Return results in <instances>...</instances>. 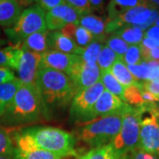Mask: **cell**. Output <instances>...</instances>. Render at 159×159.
I'll return each instance as SVG.
<instances>
[{
  "mask_svg": "<svg viewBox=\"0 0 159 159\" xmlns=\"http://www.w3.org/2000/svg\"><path fill=\"white\" fill-rule=\"evenodd\" d=\"M49 111L35 84H22L11 103L0 115V123L16 126L46 119Z\"/></svg>",
  "mask_w": 159,
  "mask_h": 159,
  "instance_id": "obj_1",
  "label": "cell"
},
{
  "mask_svg": "<svg viewBox=\"0 0 159 159\" xmlns=\"http://www.w3.org/2000/svg\"><path fill=\"white\" fill-rule=\"evenodd\" d=\"M35 85L49 108L66 107L76 94L72 80L61 71L43 67L36 74Z\"/></svg>",
  "mask_w": 159,
  "mask_h": 159,
  "instance_id": "obj_2",
  "label": "cell"
},
{
  "mask_svg": "<svg viewBox=\"0 0 159 159\" xmlns=\"http://www.w3.org/2000/svg\"><path fill=\"white\" fill-rule=\"evenodd\" d=\"M21 130L32 138L38 148L43 150L64 157L76 154L74 149L75 139L66 131L45 125L29 126Z\"/></svg>",
  "mask_w": 159,
  "mask_h": 159,
  "instance_id": "obj_3",
  "label": "cell"
},
{
  "mask_svg": "<svg viewBox=\"0 0 159 159\" xmlns=\"http://www.w3.org/2000/svg\"><path fill=\"white\" fill-rule=\"evenodd\" d=\"M122 109L116 113L91 120L77 129L80 141L97 148L111 143L122 125Z\"/></svg>",
  "mask_w": 159,
  "mask_h": 159,
  "instance_id": "obj_4",
  "label": "cell"
},
{
  "mask_svg": "<svg viewBox=\"0 0 159 159\" xmlns=\"http://www.w3.org/2000/svg\"><path fill=\"white\" fill-rule=\"evenodd\" d=\"M136 109L140 123L139 148L159 156V109L155 102H144Z\"/></svg>",
  "mask_w": 159,
  "mask_h": 159,
  "instance_id": "obj_5",
  "label": "cell"
},
{
  "mask_svg": "<svg viewBox=\"0 0 159 159\" xmlns=\"http://www.w3.org/2000/svg\"><path fill=\"white\" fill-rule=\"evenodd\" d=\"M122 115L121 129L111 144L120 157L126 158L128 154L139 148L140 123L134 106L125 103Z\"/></svg>",
  "mask_w": 159,
  "mask_h": 159,
  "instance_id": "obj_6",
  "label": "cell"
},
{
  "mask_svg": "<svg viewBox=\"0 0 159 159\" xmlns=\"http://www.w3.org/2000/svg\"><path fill=\"white\" fill-rule=\"evenodd\" d=\"M46 13L47 11L37 5L26 8L17 22L11 28L5 29L6 36L12 44H17L34 33L46 30Z\"/></svg>",
  "mask_w": 159,
  "mask_h": 159,
  "instance_id": "obj_7",
  "label": "cell"
},
{
  "mask_svg": "<svg viewBox=\"0 0 159 159\" xmlns=\"http://www.w3.org/2000/svg\"><path fill=\"white\" fill-rule=\"evenodd\" d=\"M158 14L159 10L148 3L135 6L112 20L107 19L105 33L106 34H112L116 30L125 26L138 27L145 32L155 24Z\"/></svg>",
  "mask_w": 159,
  "mask_h": 159,
  "instance_id": "obj_8",
  "label": "cell"
},
{
  "mask_svg": "<svg viewBox=\"0 0 159 159\" xmlns=\"http://www.w3.org/2000/svg\"><path fill=\"white\" fill-rule=\"evenodd\" d=\"M103 91L104 87L99 80L89 88L76 93L71 102V119L81 123L90 121L93 107Z\"/></svg>",
  "mask_w": 159,
  "mask_h": 159,
  "instance_id": "obj_9",
  "label": "cell"
},
{
  "mask_svg": "<svg viewBox=\"0 0 159 159\" xmlns=\"http://www.w3.org/2000/svg\"><path fill=\"white\" fill-rule=\"evenodd\" d=\"M13 159H63L64 157L38 148L32 138L21 129L12 133Z\"/></svg>",
  "mask_w": 159,
  "mask_h": 159,
  "instance_id": "obj_10",
  "label": "cell"
},
{
  "mask_svg": "<svg viewBox=\"0 0 159 159\" xmlns=\"http://www.w3.org/2000/svg\"><path fill=\"white\" fill-rule=\"evenodd\" d=\"M67 75L74 83L76 93H78L99 81L101 71L97 63H87L80 56Z\"/></svg>",
  "mask_w": 159,
  "mask_h": 159,
  "instance_id": "obj_11",
  "label": "cell"
},
{
  "mask_svg": "<svg viewBox=\"0 0 159 159\" xmlns=\"http://www.w3.org/2000/svg\"><path fill=\"white\" fill-rule=\"evenodd\" d=\"M80 15L67 4L58 6L46 13V28L49 31H59L67 24L79 25Z\"/></svg>",
  "mask_w": 159,
  "mask_h": 159,
  "instance_id": "obj_12",
  "label": "cell"
},
{
  "mask_svg": "<svg viewBox=\"0 0 159 159\" xmlns=\"http://www.w3.org/2000/svg\"><path fill=\"white\" fill-rule=\"evenodd\" d=\"M41 58L42 54L30 51L22 47V54L17 68L19 80L22 84H35L36 74L39 70Z\"/></svg>",
  "mask_w": 159,
  "mask_h": 159,
  "instance_id": "obj_13",
  "label": "cell"
},
{
  "mask_svg": "<svg viewBox=\"0 0 159 159\" xmlns=\"http://www.w3.org/2000/svg\"><path fill=\"white\" fill-rule=\"evenodd\" d=\"M80 55L66 54L56 51L48 50L42 54L39 68L48 67L68 74L70 69L79 59Z\"/></svg>",
  "mask_w": 159,
  "mask_h": 159,
  "instance_id": "obj_14",
  "label": "cell"
},
{
  "mask_svg": "<svg viewBox=\"0 0 159 159\" xmlns=\"http://www.w3.org/2000/svg\"><path fill=\"white\" fill-rule=\"evenodd\" d=\"M125 103L120 98L114 96L109 91L104 90L93 107L91 120L116 113L123 108Z\"/></svg>",
  "mask_w": 159,
  "mask_h": 159,
  "instance_id": "obj_15",
  "label": "cell"
},
{
  "mask_svg": "<svg viewBox=\"0 0 159 159\" xmlns=\"http://www.w3.org/2000/svg\"><path fill=\"white\" fill-rule=\"evenodd\" d=\"M48 50L56 51L66 54L81 55L84 49L80 48L68 37L60 32V31H49L47 36Z\"/></svg>",
  "mask_w": 159,
  "mask_h": 159,
  "instance_id": "obj_16",
  "label": "cell"
},
{
  "mask_svg": "<svg viewBox=\"0 0 159 159\" xmlns=\"http://www.w3.org/2000/svg\"><path fill=\"white\" fill-rule=\"evenodd\" d=\"M22 12V6L16 0L0 1V26L6 29L11 28L17 22Z\"/></svg>",
  "mask_w": 159,
  "mask_h": 159,
  "instance_id": "obj_17",
  "label": "cell"
},
{
  "mask_svg": "<svg viewBox=\"0 0 159 159\" xmlns=\"http://www.w3.org/2000/svg\"><path fill=\"white\" fill-rule=\"evenodd\" d=\"M59 31L69 39L72 40L78 47L83 49H85L95 39L94 35L89 30L76 24H67Z\"/></svg>",
  "mask_w": 159,
  "mask_h": 159,
  "instance_id": "obj_18",
  "label": "cell"
},
{
  "mask_svg": "<svg viewBox=\"0 0 159 159\" xmlns=\"http://www.w3.org/2000/svg\"><path fill=\"white\" fill-rule=\"evenodd\" d=\"M22 54L21 43L0 48V66L17 70Z\"/></svg>",
  "mask_w": 159,
  "mask_h": 159,
  "instance_id": "obj_19",
  "label": "cell"
},
{
  "mask_svg": "<svg viewBox=\"0 0 159 159\" xmlns=\"http://www.w3.org/2000/svg\"><path fill=\"white\" fill-rule=\"evenodd\" d=\"M106 23L107 19L94 14H87L80 17L79 25L89 30L94 37H104L106 36Z\"/></svg>",
  "mask_w": 159,
  "mask_h": 159,
  "instance_id": "obj_20",
  "label": "cell"
},
{
  "mask_svg": "<svg viewBox=\"0 0 159 159\" xmlns=\"http://www.w3.org/2000/svg\"><path fill=\"white\" fill-rule=\"evenodd\" d=\"M110 72L124 88L139 85L140 81L134 79L122 58H118L112 65Z\"/></svg>",
  "mask_w": 159,
  "mask_h": 159,
  "instance_id": "obj_21",
  "label": "cell"
},
{
  "mask_svg": "<svg viewBox=\"0 0 159 159\" xmlns=\"http://www.w3.org/2000/svg\"><path fill=\"white\" fill-rule=\"evenodd\" d=\"M49 34V30H43L34 33L21 43L23 48L30 51H34L36 53L43 54L48 51V43L47 36Z\"/></svg>",
  "mask_w": 159,
  "mask_h": 159,
  "instance_id": "obj_22",
  "label": "cell"
},
{
  "mask_svg": "<svg viewBox=\"0 0 159 159\" xmlns=\"http://www.w3.org/2000/svg\"><path fill=\"white\" fill-rule=\"evenodd\" d=\"M145 0H110L107 6L108 20L118 17L125 11L135 6L146 4Z\"/></svg>",
  "mask_w": 159,
  "mask_h": 159,
  "instance_id": "obj_23",
  "label": "cell"
},
{
  "mask_svg": "<svg viewBox=\"0 0 159 159\" xmlns=\"http://www.w3.org/2000/svg\"><path fill=\"white\" fill-rule=\"evenodd\" d=\"M20 85L21 81L19 79H14L9 82L0 84V115L11 103Z\"/></svg>",
  "mask_w": 159,
  "mask_h": 159,
  "instance_id": "obj_24",
  "label": "cell"
},
{
  "mask_svg": "<svg viewBox=\"0 0 159 159\" xmlns=\"http://www.w3.org/2000/svg\"><path fill=\"white\" fill-rule=\"evenodd\" d=\"M112 34L119 36L126 43L130 45L140 44L144 37V31L138 27L134 26H125L118 30H116Z\"/></svg>",
  "mask_w": 159,
  "mask_h": 159,
  "instance_id": "obj_25",
  "label": "cell"
},
{
  "mask_svg": "<svg viewBox=\"0 0 159 159\" xmlns=\"http://www.w3.org/2000/svg\"><path fill=\"white\" fill-rule=\"evenodd\" d=\"M79 159H125L117 153L111 144L93 148L89 152L80 156Z\"/></svg>",
  "mask_w": 159,
  "mask_h": 159,
  "instance_id": "obj_26",
  "label": "cell"
},
{
  "mask_svg": "<svg viewBox=\"0 0 159 159\" xmlns=\"http://www.w3.org/2000/svg\"><path fill=\"white\" fill-rule=\"evenodd\" d=\"M100 80L102 81L105 90L113 94L124 102L125 88L119 83L110 71H101Z\"/></svg>",
  "mask_w": 159,
  "mask_h": 159,
  "instance_id": "obj_27",
  "label": "cell"
},
{
  "mask_svg": "<svg viewBox=\"0 0 159 159\" xmlns=\"http://www.w3.org/2000/svg\"><path fill=\"white\" fill-rule=\"evenodd\" d=\"M107 36L104 37H95V39L86 47L83 53L80 55L82 59L87 63H97L98 56L102 49L105 45Z\"/></svg>",
  "mask_w": 159,
  "mask_h": 159,
  "instance_id": "obj_28",
  "label": "cell"
},
{
  "mask_svg": "<svg viewBox=\"0 0 159 159\" xmlns=\"http://www.w3.org/2000/svg\"><path fill=\"white\" fill-rule=\"evenodd\" d=\"M118 58L120 57L112 50H111L108 46L104 45L98 56L97 64L100 71H110L114 62Z\"/></svg>",
  "mask_w": 159,
  "mask_h": 159,
  "instance_id": "obj_29",
  "label": "cell"
},
{
  "mask_svg": "<svg viewBox=\"0 0 159 159\" xmlns=\"http://www.w3.org/2000/svg\"><path fill=\"white\" fill-rule=\"evenodd\" d=\"M124 102L132 106H139L144 103L142 99V89L141 86V81L139 85L130 86L125 88Z\"/></svg>",
  "mask_w": 159,
  "mask_h": 159,
  "instance_id": "obj_30",
  "label": "cell"
},
{
  "mask_svg": "<svg viewBox=\"0 0 159 159\" xmlns=\"http://www.w3.org/2000/svg\"><path fill=\"white\" fill-rule=\"evenodd\" d=\"M105 45L108 46L111 50H112L120 58H123L129 47V44L126 43L124 40L114 34H111L106 39Z\"/></svg>",
  "mask_w": 159,
  "mask_h": 159,
  "instance_id": "obj_31",
  "label": "cell"
},
{
  "mask_svg": "<svg viewBox=\"0 0 159 159\" xmlns=\"http://www.w3.org/2000/svg\"><path fill=\"white\" fill-rule=\"evenodd\" d=\"M10 131L0 127V156L11 157L13 154V142Z\"/></svg>",
  "mask_w": 159,
  "mask_h": 159,
  "instance_id": "obj_32",
  "label": "cell"
},
{
  "mask_svg": "<svg viewBox=\"0 0 159 159\" xmlns=\"http://www.w3.org/2000/svg\"><path fill=\"white\" fill-rule=\"evenodd\" d=\"M123 61L126 64V66H134L138 65L143 61L142 60V51L140 44L136 45H129L128 50L125 52V56L123 57Z\"/></svg>",
  "mask_w": 159,
  "mask_h": 159,
  "instance_id": "obj_33",
  "label": "cell"
},
{
  "mask_svg": "<svg viewBox=\"0 0 159 159\" xmlns=\"http://www.w3.org/2000/svg\"><path fill=\"white\" fill-rule=\"evenodd\" d=\"M126 66L135 80L146 81L149 79V67L146 61H142L138 65Z\"/></svg>",
  "mask_w": 159,
  "mask_h": 159,
  "instance_id": "obj_34",
  "label": "cell"
},
{
  "mask_svg": "<svg viewBox=\"0 0 159 159\" xmlns=\"http://www.w3.org/2000/svg\"><path fill=\"white\" fill-rule=\"evenodd\" d=\"M66 4L73 7L78 11L80 17L87 14H91L93 11L89 0H65Z\"/></svg>",
  "mask_w": 159,
  "mask_h": 159,
  "instance_id": "obj_35",
  "label": "cell"
},
{
  "mask_svg": "<svg viewBox=\"0 0 159 159\" xmlns=\"http://www.w3.org/2000/svg\"><path fill=\"white\" fill-rule=\"evenodd\" d=\"M64 4H66L65 0H36L35 1V5L42 7L46 11H51V9Z\"/></svg>",
  "mask_w": 159,
  "mask_h": 159,
  "instance_id": "obj_36",
  "label": "cell"
},
{
  "mask_svg": "<svg viewBox=\"0 0 159 159\" xmlns=\"http://www.w3.org/2000/svg\"><path fill=\"white\" fill-rule=\"evenodd\" d=\"M125 159H159V156L148 153L140 148H137L134 151L128 154Z\"/></svg>",
  "mask_w": 159,
  "mask_h": 159,
  "instance_id": "obj_37",
  "label": "cell"
},
{
  "mask_svg": "<svg viewBox=\"0 0 159 159\" xmlns=\"http://www.w3.org/2000/svg\"><path fill=\"white\" fill-rule=\"evenodd\" d=\"M14 79H16L15 75L11 69L5 66H0V84L9 82Z\"/></svg>",
  "mask_w": 159,
  "mask_h": 159,
  "instance_id": "obj_38",
  "label": "cell"
},
{
  "mask_svg": "<svg viewBox=\"0 0 159 159\" xmlns=\"http://www.w3.org/2000/svg\"><path fill=\"white\" fill-rule=\"evenodd\" d=\"M144 36L153 39L159 48V27L153 25L144 32Z\"/></svg>",
  "mask_w": 159,
  "mask_h": 159,
  "instance_id": "obj_39",
  "label": "cell"
},
{
  "mask_svg": "<svg viewBox=\"0 0 159 159\" xmlns=\"http://www.w3.org/2000/svg\"><path fill=\"white\" fill-rule=\"evenodd\" d=\"M89 2H90L93 11H99V12H102V9H103L104 0H89Z\"/></svg>",
  "mask_w": 159,
  "mask_h": 159,
  "instance_id": "obj_40",
  "label": "cell"
},
{
  "mask_svg": "<svg viewBox=\"0 0 159 159\" xmlns=\"http://www.w3.org/2000/svg\"><path fill=\"white\" fill-rule=\"evenodd\" d=\"M16 1L23 7V6H29L33 5L35 3L36 0H16Z\"/></svg>",
  "mask_w": 159,
  "mask_h": 159,
  "instance_id": "obj_41",
  "label": "cell"
},
{
  "mask_svg": "<svg viewBox=\"0 0 159 159\" xmlns=\"http://www.w3.org/2000/svg\"><path fill=\"white\" fill-rule=\"evenodd\" d=\"M148 4L159 10V0H145Z\"/></svg>",
  "mask_w": 159,
  "mask_h": 159,
  "instance_id": "obj_42",
  "label": "cell"
},
{
  "mask_svg": "<svg viewBox=\"0 0 159 159\" xmlns=\"http://www.w3.org/2000/svg\"><path fill=\"white\" fill-rule=\"evenodd\" d=\"M7 43V41L5 39H3V38H0V48L2 47V46H4L5 44Z\"/></svg>",
  "mask_w": 159,
  "mask_h": 159,
  "instance_id": "obj_43",
  "label": "cell"
},
{
  "mask_svg": "<svg viewBox=\"0 0 159 159\" xmlns=\"http://www.w3.org/2000/svg\"><path fill=\"white\" fill-rule=\"evenodd\" d=\"M0 159H13L11 157H6V156H0Z\"/></svg>",
  "mask_w": 159,
  "mask_h": 159,
  "instance_id": "obj_44",
  "label": "cell"
},
{
  "mask_svg": "<svg viewBox=\"0 0 159 159\" xmlns=\"http://www.w3.org/2000/svg\"><path fill=\"white\" fill-rule=\"evenodd\" d=\"M154 25H156V26L159 27V14H158V16H157V20H156V22H155V24H154Z\"/></svg>",
  "mask_w": 159,
  "mask_h": 159,
  "instance_id": "obj_45",
  "label": "cell"
},
{
  "mask_svg": "<svg viewBox=\"0 0 159 159\" xmlns=\"http://www.w3.org/2000/svg\"><path fill=\"white\" fill-rule=\"evenodd\" d=\"M157 107H158V109H159V101H158V103H157Z\"/></svg>",
  "mask_w": 159,
  "mask_h": 159,
  "instance_id": "obj_46",
  "label": "cell"
},
{
  "mask_svg": "<svg viewBox=\"0 0 159 159\" xmlns=\"http://www.w3.org/2000/svg\"><path fill=\"white\" fill-rule=\"evenodd\" d=\"M0 1H1V0H0Z\"/></svg>",
  "mask_w": 159,
  "mask_h": 159,
  "instance_id": "obj_47",
  "label": "cell"
}]
</instances>
